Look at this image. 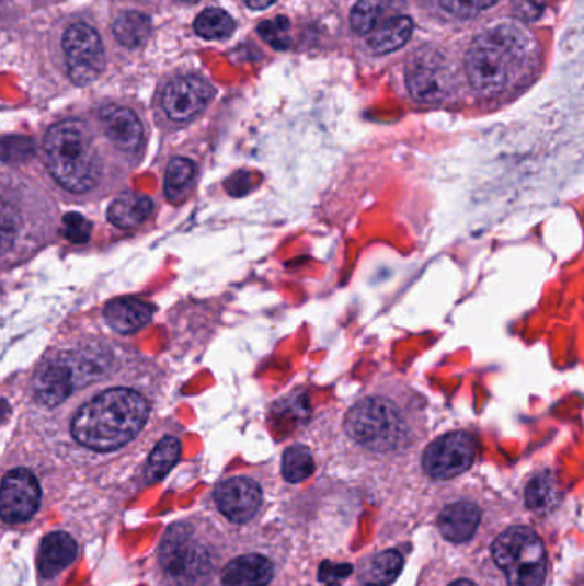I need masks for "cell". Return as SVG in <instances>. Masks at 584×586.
<instances>
[{
  "mask_svg": "<svg viewBox=\"0 0 584 586\" xmlns=\"http://www.w3.org/2000/svg\"><path fill=\"white\" fill-rule=\"evenodd\" d=\"M350 573H352L350 564H334L325 561L319 570V578L328 586H337L343 579L348 578Z\"/></svg>",
  "mask_w": 584,
  "mask_h": 586,
  "instance_id": "1f68e13d",
  "label": "cell"
},
{
  "mask_svg": "<svg viewBox=\"0 0 584 586\" xmlns=\"http://www.w3.org/2000/svg\"><path fill=\"white\" fill-rule=\"evenodd\" d=\"M76 554H78V548H76L75 539L64 531H54L45 537L39 548V573L45 578L59 575L60 571L66 570L75 561Z\"/></svg>",
  "mask_w": 584,
  "mask_h": 586,
  "instance_id": "ac0fdd59",
  "label": "cell"
},
{
  "mask_svg": "<svg viewBox=\"0 0 584 586\" xmlns=\"http://www.w3.org/2000/svg\"><path fill=\"white\" fill-rule=\"evenodd\" d=\"M179 2H184V4H193V2H197V0H179Z\"/></svg>",
  "mask_w": 584,
  "mask_h": 586,
  "instance_id": "d590c367",
  "label": "cell"
},
{
  "mask_svg": "<svg viewBox=\"0 0 584 586\" xmlns=\"http://www.w3.org/2000/svg\"><path fill=\"white\" fill-rule=\"evenodd\" d=\"M38 481L28 470H11L2 482V518L8 524H23L35 515L39 506Z\"/></svg>",
  "mask_w": 584,
  "mask_h": 586,
  "instance_id": "7c38bea8",
  "label": "cell"
},
{
  "mask_svg": "<svg viewBox=\"0 0 584 586\" xmlns=\"http://www.w3.org/2000/svg\"><path fill=\"white\" fill-rule=\"evenodd\" d=\"M413 33V21L406 16H394L370 33L369 47L376 54H389L409 42Z\"/></svg>",
  "mask_w": 584,
  "mask_h": 586,
  "instance_id": "44dd1931",
  "label": "cell"
},
{
  "mask_svg": "<svg viewBox=\"0 0 584 586\" xmlns=\"http://www.w3.org/2000/svg\"><path fill=\"white\" fill-rule=\"evenodd\" d=\"M275 2L276 0H245V4H248L251 9H255V11L270 8V5L275 4Z\"/></svg>",
  "mask_w": 584,
  "mask_h": 586,
  "instance_id": "836d02e7",
  "label": "cell"
},
{
  "mask_svg": "<svg viewBox=\"0 0 584 586\" xmlns=\"http://www.w3.org/2000/svg\"><path fill=\"white\" fill-rule=\"evenodd\" d=\"M196 33L206 39H225L236 32V21L221 9H206L201 12L194 23Z\"/></svg>",
  "mask_w": 584,
  "mask_h": 586,
  "instance_id": "4316f807",
  "label": "cell"
},
{
  "mask_svg": "<svg viewBox=\"0 0 584 586\" xmlns=\"http://www.w3.org/2000/svg\"><path fill=\"white\" fill-rule=\"evenodd\" d=\"M103 133L124 153L136 154L145 141V129L138 115L121 105H108L100 112Z\"/></svg>",
  "mask_w": 584,
  "mask_h": 586,
  "instance_id": "5bb4252c",
  "label": "cell"
},
{
  "mask_svg": "<svg viewBox=\"0 0 584 586\" xmlns=\"http://www.w3.org/2000/svg\"><path fill=\"white\" fill-rule=\"evenodd\" d=\"M91 230H93V227H91L90 221L79 212H67L66 217H64V237L72 244H87L90 241Z\"/></svg>",
  "mask_w": 584,
  "mask_h": 586,
  "instance_id": "f546056e",
  "label": "cell"
},
{
  "mask_svg": "<svg viewBox=\"0 0 584 586\" xmlns=\"http://www.w3.org/2000/svg\"><path fill=\"white\" fill-rule=\"evenodd\" d=\"M543 11V0H519L518 14L526 21H534Z\"/></svg>",
  "mask_w": 584,
  "mask_h": 586,
  "instance_id": "d6a6232c",
  "label": "cell"
},
{
  "mask_svg": "<svg viewBox=\"0 0 584 586\" xmlns=\"http://www.w3.org/2000/svg\"><path fill=\"white\" fill-rule=\"evenodd\" d=\"M196 163L188 158H173L167 166L165 194L170 202H179L191 189L196 179Z\"/></svg>",
  "mask_w": 584,
  "mask_h": 586,
  "instance_id": "484cf974",
  "label": "cell"
},
{
  "mask_svg": "<svg viewBox=\"0 0 584 586\" xmlns=\"http://www.w3.org/2000/svg\"><path fill=\"white\" fill-rule=\"evenodd\" d=\"M534 42L522 28L502 24L474 39L467 56V74L477 95L501 99L528 76Z\"/></svg>",
  "mask_w": 584,
  "mask_h": 586,
  "instance_id": "7a4b0ae2",
  "label": "cell"
},
{
  "mask_svg": "<svg viewBox=\"0 0 584 586\" xmlns=\"http://www.w3.org/2000/svg\"><path fill=\"white\" fill-rule=\"evenodd\" d=\"M345 430L367 451L400 455L427 436V403L410 386H389L348 410Z\"/></svg>",
  "mask_w": 584,
  "mask_h": 586,
  "instance_id": "6da1fadb",
  "label": "cell"
},
{
  "mask_svg": "<svg viewBox=\"0 0 584 586\" xmlns=\"http://www.w3.org/2000/svg\"><path fill=\"white\" fill-rule=\"evenodd\" d=\"M480 524V508L470 501L449 504L439 516V528L444 539L463 543L473 537Z\"/></svg>",
  "mask_w": 584,
  "mask_h": 586,
  "instance_id": "9a60e30c",
  "label": "cell"
},
{
  "mask_svg": "<svg viewBox=\"0 0 584 586\" xmlns=\"http://www.w3.org/2000/svg\"><path fill=\"white\" fill-rule=\"evenodd\" d=\"M45 165L57 184L75 196L96 189L102 165L90 133L81 120L67 118L47 130L44 141Z\"/></svg>",
  "mask_w": 584,
  "mask_h": 586,
  "instance_id": "277c9868",
  "label": "cell"
},
{
  "mask_svg": "<svg viewBox=\"0 0 584 586\" xmlns=\"http://www.w3.org/2000/svg\"><path fill=\"white\" fill-rule=\"evenodd\" d=\"M406 87L413 100L424 105H439L449 95V74L439 56L419 54L406 69Z\"/></svg>",
  "mask_w": 584,
  "mask_h": 586,
  "instance_id": "8fae6325",
  "label": "cell"
},
{
  "mask_svg": "<svg viewBox=\"0 0 584 586\" xmlns=\"http://www.w3.org/2000/svg\"><path fill=\"white\" fill-rule=\"evenodd\" d=\"M67 72L78 87L93 83L105 69L102 38L90 24L76 23L64 33Z\"/></svg>",
  "mask_w": 584,
  "mask_h": 586,
  "instance_id": "9c48e42d",
  "label": "cell"
},
{
  "mask_svg": "<svg viewBox=\"0 0 584 586\" xmlns=\"http://www.w3.org/2000/svg\"><path fill=\"white\" fill-rule=\"evenodd\" d=\"M557 497V481L552 472L541 470L529 479L525 489L526 506L534 512L552 508Z\"/></svg>",
  "mask_w": 584,
  "mask_h": 586,
  "instance_id": "cb8c5ba5",
  "label": "cell"
},
{
  "mask_svg": "<svg viewBox=\"0 0 584 586\" xmlns=\"http://www.w3.org/2000/svg\"><path fill=\"white\" fill-rule=\"evenodd\" d=\"M275 570L270 559L260 554L240 555L224 570L225 586H266Z\"/></svg>",
  "mask_w": 584,
  "mask_h": 586,
  "instance_id": "2e32d148",
  "label": "cell"
},
{
  "mask_svg": "<svg viewBox=\"0 0 584 586\" xmlns=\"http://www.w3.org/2000/svg\"><path fill=\"white\" fill-rule=\"evenodd\" d=\"M102 370L99 355L88 357L87 354L78 357L76 354L57 355L45 360L36 369L33 378V394L36 402L45 406H57L71 397L76 386L84 379H94Z\"/></svg>",
  "mask_w": 584,
  "mask_h": 586,
  "instance_id": "8992f818",
  "label": "cell"
},
{
  "mask_svg": "<svg viewBox=\"0 0 584 586\" xmlns=\"http://www.w3.org/2000/svg\"><path fill=\"white\" fill-rule=\"evenodd\" d=\"M404 0H358L352 9L350 23L357 35H370L377 26L397 16Z\"/></svg>",
  "mask_w": 584,
  "mask_h": 586,
  "instance_id": "d6986e66",
  "label": "cell"
},
{
  "mask_svg": "<svg viewBox=\"0 0 584 586\" xmlns=\"http://www.w3.org/2000/svg\"><path fill=\"white\" fill-rule=\"evenodd\" d=\"M479 443L473 434L458 429L443 434L425 448L422 467L434 481H451L473 467Z\"/></svg>",
  "mask_w": 584,
  "mask_h": 586,
  "instance_id": "ba28073f",
  "label": "cell"
},
{
  "mask_svg": "<svg viewBox=\"0 0 584 586\" xmlns=\"http://www.w3.org/2000/svg\"><path fill=\"white\" fill-rule=\"evenodd\" d=\"M153 209L154 203L151 197L145 194L126 193L112 203L106 217L117 229H134L148 220Z\"/></svg>",
  "mask_w": 584,
  "mask_h": 586,
  "instance_id": "ffe728a7",
  "label": "cell"
},
{
  "mask_svg": "<svg viewBox=\"0 0 584 586\" xmlns=\"http://www.w3.org/2000/svg\"><path fill=\"white\" fill-rule=\"evenodd\" d=\"M444 11L453 16L468 18L492 8L499 0H439Z\"/></svg>",
  "mask_w": 584,
  "mask_h": 586,
  "instance_id": "4dcf8cb0",
  "label": "cell"
},
{
  "mask_svg": "<svg viewBox=\"0 0 584 586\" xmlns=\"http://www.w3.org/2000/svg\"><path fill=\"white\" fill-rule=\"evenodd\" d=\"M151 32H153L151 18L145 12H122L114 23L115 38L127 48L141 47L142 44H146V39L151 36Z\"/></svg>",
  "mask_w": 584,
  "mask_h": 586,
  "instance_id": "7402d4cb",
  "label": "cell"
},
{
  "mask_svg": "<svg viewBox=\"0 0 584 586\" xmlns=\"http://www.w3.org/2000/svg\"><path fill=\"white\" fill-rule=\"evenodd\" d=\"M492 555L509 586H543L547 554L540 537L526 527L507 528L492 545Z\"/></svg>",
  "mask_w": 584,
  "mask_h": 586,
  "instance_id": "5b68a950",
  "label": "cell"
},
{
  "mask_svg": "<svg viewBox=\"0 0 584 586\" xmlns=\"http://www.w3.org/2000/svg\"><path fill=\"white\" fill-rule=\"evenodd\" d=\"M161 566L179 586H199L209 578L213 559L208 548L187 525H175L161 542Z\"/></svg>",
  "mask_w": 584,
  "mask_h": 586,
  "instance_id": "52a82bcc",
  "label": "cell"
},
{
  "mask_svg": "<svg viewBox=\"0 0 584 586\" xmlns=\"http://www.w3.org/2000/svg\"><path fill=\"white\" fill-rule=\"evenodd\" d=\"M257 32L276 50H288L290 47V21L288 18L278 16L275 20L263 21L257 26Z\"/></svg>",
  "mask_w": 584,
  "mask_h": 586,
  "instance_id": "f1b7e54d",
  "label": "cell"
},
{
  "mask_svg": "<svg viewBox=\"0 0 584 586\" xmlns=\"http://www.w3.org/2000/svg\"><path fill=\"white\" fill-rule=\"evenodd\" d=\"M179 457H181V441L173 436L163 437L146 464V479L149 482L161 481L173 469Z\"/></svg>",
  "mask_w": 584,
  "mask_h": 586,
  "instance_id": "d4e9b609",
  "label": "cell"
},
{
  "mask_svg": "<svg viewBox=\"0 0 584 586\" xmlns=\"http://www.w3.org/2000/svg\"><path fill=\"white\" fill-rule=\"evenodd\" d=\"M401 570H403V558L400 552H380L364 571L362 582L367 586H388L398 578Z\"/></svg>",
  "mask_w": 584,
  "mask_h": 586,
  "instance_id": "603a6c76",
  "label": "cell"
},
{
  "mask_svg": "<svg viewBox=\"0 0 584 586\" xmlns=\"http://www.w3.org/2000/svg\"><path fill=\"white\" fill-rule=\"evenodd\" d=\"M149 403L139 391L112 388L91 398L72 418V436L93 451H115L141 433Z\"/></svg>",
  "mask_w": 584,
  "mask_h": 586,
  "instance_id": "3957f363",
  "label": "cell"
},
{
  "mask_svg": "<svg viewBox=\"0 0 584 586\" xmlns=\"http://www.w3.org/2000/svg\"><path fill=\"white\" fill-rule=\"evenodd\" d=\"M215 90L199 76H181L167 84L161 95V108L173 123H191L205 112Z\"/></svg>",
  "mask_w": 584,
  "mask_h": 586,
  "instance_id": "30bf717a",
  "label": "cell"
},
{
  "mask_svg": "<svg viewBox=\"0 0 584 586\" xmlns=\"http://www.w3.org/2000/svg\"><path fill=\"white\" fill-rule=\"evenodd\" d=\"M215 501L218 509L232 519L236 524L248 521L260 509L263 501V492L260 485L251 479H230L224 482L220 487L216 489Z\"/></svg>",
  "mask_w": 584,
  "mask_h": 586,
  "instance_id": "4fadbf2b",
  "label": "cell"
},
{
  "mask_svg": "<svg viewBox=\"0 0 584 586\" xmlns=\"http://www.w3.org/2000/svg\"><path fill=\"white\" fill-rule=\"evenodd\" d=\"M283 476L291 484L306 481L314 473V458L306 446L295 445L283 455Z\"/></svg>",
  "mask_w": 584,
  "mask_h": 586,
  "instance_id": "83f0119b",
  "label": "cell"
},
{
  "mask_svg": "<svg viewBox=\"0 0 584 586\" xmlns=\"http://www.w3.org/2000/svg\"><path fill=\"white\" fill-rule=\"evenodd\" d=\"M151 318H153L151 306L133 297L112 300L105 308V319L108 324L124 335L142 330Z\"/></svg>",
  "mask_w": 584,
  "mask_h": 586,
  "instance_id": "e0dca14e",
  "label": "cell"
},
{
  "mask_svg": "<svg viewBox=\"0 0 584 586\" xmlns=\"http://www.w3.org/2000/svg\"><path fill=\"white\" fill-rule=\"evenodd\" d=\"M449 586H477L474 583L468 582V579H459V582L453 583Z\"/></svg>",
  "mask_w": 584,
  "mask_h": 586,
  "instance_id": "e575fe53",
  "label": "cell"
}]
</instances>
